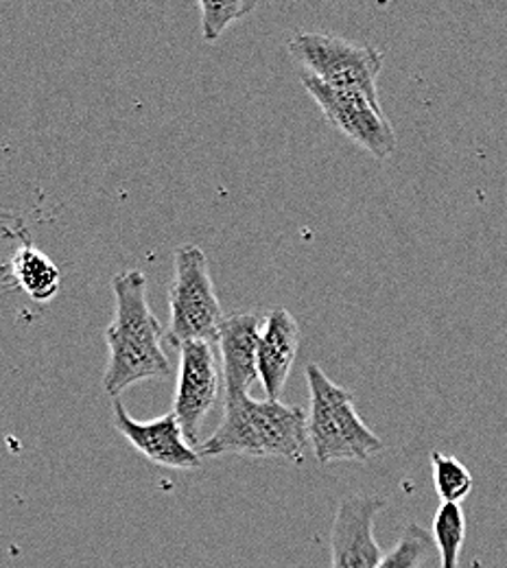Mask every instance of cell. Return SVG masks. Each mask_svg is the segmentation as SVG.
<instances>
[{"label": "cell", "mask_w": 507, "mask_h": 568, "mask_svg": "<svg viewBox=\"0 0 507 568\" xmlns=\"http://www.w3.org/2000/svg\"><path fill=\"white\" fill-rule=\"evenodd\" d=\"M256 9V0H227V2H211L202 0V31L206 42H217L219 36L239 18L247 16Z\"/></svg>", "instance_id": "16"}, {"label": "cell", "mask_w": 507, "mask_h": 568, "mask_svg": "<svg viewBox=\"0 0 507 568\" xmlns=\"http://www.w3.org/2000/svg\"><path fill=\"white\" fill-rule=\"evenodd\" d=\"M297 348L300 326L295 317L287 308L270 311L258 346V378L270 400H281Z\"/></svg>", "instance_id": "11"}, {"label": "cell", "mask_w": 507, "mask_h": 568, "mask_svg": "<svg viewBox=\"0 0 507 568\" xmlns=\"http://www.w3.org/2000/svg\"><path fill=\"white\" fill-rule=\"evenodd\" d=\"M437 551L434 536L416 523L405 525L398 542L383 556L378 568H423Z\"/></svg>", "instance_id": "14"}, {"label": "cell", "mask_w": 507, "mask_h": 568, "mask_svg": "<svg viewBox=\"0 0 507 568\" xmlns=\"http://www.w3.org/2000/svg\"><path fill=\"white\" fill-rule=\"evenodd\" d=\"M387 507V500L374 495L346 497L331 527L333 568H378L383 554L374 538V520Z\"/></svg>", "instance_id": "8"}, {"label": "cell", "mask_w": 507, "mask_h": 568, "mask_svg": "<svg viewBox=\"0 0 507 568\" xmlns=\"http://www.w3.org/2000/svg\"><path fill=\"white\" fill-rule=\"evenodd\" d=\"M434 540L439 568H459V554L466 540V514L457 503H442L434 516Z\"/></svg>", "instance_id": "13"}, {"label": "cell", "mask_w": 507, "mask_h": 568, "mask_svg": "<svg viewBox=\"0 0 507 568\" xmlns=\"http://www.w3.org/2000/svg\"><path fill=\"white\" fill-rule=\"evenodd\" d=\"M290 53L304 74L339 90L362 92L381 105L376 79L383 69V51L367 42L342 36L297 31L290 40Z\"/></svg>", "instance_id": "5"}, {"label": "cell", "mask_w": 507, "mask_h": 568, "mask_svg": "<svg viewBox=\"0 0 507 568\" xmlns=\"http://www.w3.org/2000/svg\"><path fill=\"white\" fill-rule=\"evenodd\" d=\"M267 315L258 311L225 315L219 326V355L225 396L250 394L258 378V346Z\"/></svg>", "instance_id": "10"}, {"label": "cell", "mask_w": 507, "mask_h": 568, "mask_svg": "<svg viewBox=\"0 0 507 568\" xmlns=\"http://www.w3.org/2000/svg\"><path fill=\"white\" fill-rule=\"evenodd\" d=\"M112 291L116 311L114 322L105 328L110 361L103 387L119 398L141 381L171 376V361L160 346L164 328L149 306L145 274L139 270L121 272L112 281Z\"/></svg>", "instance_id": "1"}, {"label": "cell", "mask_w": 507, "mask_h": 568, "mask_svg": "<svg viewBox=\"0 0 507 568\" xmlns=\"http://www.w3.org/2000/svg\"><path fill=\"white\" fill-rule=\"evenodd\" d=\"M308 442V416L281 400H256L250 394L225 396L223 420L200 446L202 457L247 455L302 464Z\"/></svg>", "instance_id": "2"}, {"label": "cell", "mask_w": 507, "mask_h": 568, "mask_svg": "<svg viewBox=\"0 0 507 568\" xmlns=\"http://www.w3.org/2000/svg\"><path fill=\"white\" fill-rule=\"evenodd\" d=\"M219 365L213 344L189 342L180 348L178 392L173 414L189 442L200 439V430L219 396Z\"/></svg>", "instance_id": "7"}, {"label": "cell", "mask_w": 507, "mask_h": 568, "mask_svg": "<svg viewBox=\"0 0 507 568\" xmlns=\"http://www.w3.org/2000/svg\"><path fill=\"white\" fill-rule=\"evenodd\" d=\"M306 385L311 396L308 439L320 464L365 462L385 448L357 414L355 396L333 383L317 363L306 367Z\"/></svg>", "instance_id": "3"}, {"label": "cell", "mask_w": 507, "mask_h": 568, "mask_svg": "<svg viewBox=\"0 0 507 568\" xmlns=\"http://www.w3.org/2000/svg\"><path fill=\"white\" fill-rule=\"evenodd\" d=\"M16 278L22 291L38 302L55 297L62 284V274L58 265L42 252L27 247L16 258Z\"/></svg>", "instance_id": "12"}, {"label": "cell", "mask_w": 507, "mask_h": 568, "mask_svg": "<svg viewBox=\"0 0 507 568\" xmlns=\"http://www.w3.org/2000/svg\"><path fill=\"white\" fill-rule=\"evenodd\" d=\"M173 270L166 342L175 348H182L189 342H217L219 326L225 320V313L209 272L206 252L191 243L180 245L173 254Z\"/></svg>", "instance_id": "4"}, {"label": "cell", "mask_w": 507, "mask_h": 568, "mask_svg": "<svg viewBox=\"0 0 507 568\" xmlns=\"http://www.w3.org/2000/svg\"><path fill=\"white\" fill-rule=\"evenodd\" d=\"M300 81L313 101L322 108L326 121L346 139L383 160L396 151V132L389 125L383 108L362 92L339 90L320 79L300 72Z\"/></svg>", "instance_id": "6"}, {"label": "cell", "mask_w": 507, "mask_h": 568, "mask_svg": "<svg viewBox=\"0 0 507 568\" xmlns=\"http://www.w3.org/2000/svg\"><path fill=\"white\" fill-rule=\"evenodd\" d=\"M112 416L116 430L149 462L173 470L202 468L200 450L186 444L184 430L173 412L151 423H139L128 414L125 405L119 398H114Z\"/></svg>", "instance_id": "9"}, {"label": "cell", "mask_w": 507, "mask_h": 568, "mask_svg": "<svg viewBox=\"0 0 507 568\" xmlns=\"http://www.w3.org/2000/svg\"><path fill=\"white\" fill-rule=\"evenodd\" d=\"M434 468V488L442 503H462L473 490L470 470L453 455L432 453Z\"/></svg>", "instance_id": "15"}]
</instances>
